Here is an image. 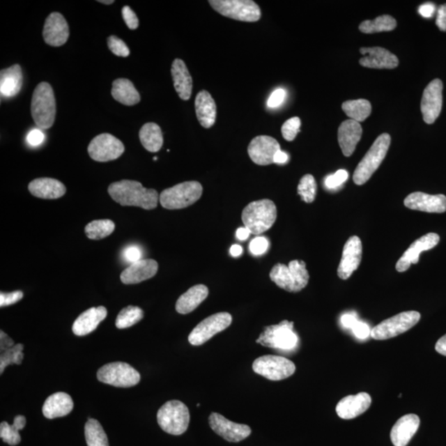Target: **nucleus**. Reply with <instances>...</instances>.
Returning a JSON list of instances; mask_svg holds the SVG:
<instances>
[{
  "instance_id": "f257e3e1",
  "label": "nucleus",
  "mask_w": 446,
  "mask_h": 446,
  "mask_svg": "<svg viewBox=\"0 0 446 446\" xmlns=\"http://www.w3.org/2000/svg\"><path fill=\"white\" fill-rule=\"evenodd\" d=\"M108 192L111 198L122 206L139 207L146 210L157 207L160 200L157 191L146 189L135 180L114 182L109 185Z\"/></svg>"
},
{
  "instance_id": "f03ea898",
  "label": "nucleus",
  "mask_w": 446,
  "mask_h": 446,
  "mask_svg": "<svg viewBox=\"0 0 446 446\" xmlns=\"http://www.w3.org/2000/svg\"><path fill=\"white\" fill-rule=\"evenodd\" d=\"M277 218V208L273 201H254L243 209L244 226L254 235H261L271 229Z\"/></svg>"
},
{
  "instance_id": "7ed1b4c3",
  "label": "nucleus",
  "mask_w": 446,
  "mask_h": 446,
  "mask_svg": "<svg viewBox=\"0 0 446 446\" xmlns=\"http://www.w3.org/2000/svg\"><path fill=\"white\" fill-rule=\"evenodd\" d=\"M31 113L39 129H49L55 123L56 106L50 84L42 82L34 89Z\"/></svg>"
},
{
  "instance_id": "20e7f679",
  "label": "nucleus",
  "mask_w": 446,
  "mask_h": 446,
  "mask_svg": "<svg viewBox=\"0 0 446 446\" xmlns=\"http://www.w3.org/2000/svg\"><path fill=\"white\" fill-rule=\"evenodd\" d=\"M270 277L277 286L291 293L300 292L309 281L306 263L298 260L290 261L289 266L275 265L272 268Z\"/></svg>"
},
{
  "instance_id": "39448f33",
  "label": "nucleus",
  "mask_w": 446,
  "mask_h": 446,
  "mask_svg": "<svg viewBox=\"0 0 446 446\" xmlns=\"http://www.w3.org/2000/svg\"><path fill=\"white\" fill-rule=\"evenodd\" d=\"M391 137L387 133L381 134L365 154L356 167L353 180L357 185H363L374 175L385 160L390 149Z\"/></svg>"
},
{
  "instance_id": "423d86ee",
  "label": "nucleus",
  "mask_w": 446,
  "mask_h": 446,
  "mask_svg": "<svg viewBox=\"0 0 446 446\" xmlns=\"http://www.w3.org/2000/svg\"><path fill=\"white\" fill-rule=\"evenodd\" d=\"M202 194L203 186L199 182L186 181L162 191L160 203L164 208L176 210L191 206Z\"/></svg>"
},
{
  "instance_id": "0eeeda50",
  "label": "nucleus",
  "mask_w": 446,
  "mask_h": 446,
  "mask_svg": "<svg viewBox=\"0 0 446 446\" xmlns=\"http://www.w3.org/2000/svg\"><path fill=\"white\" fill-rule=\"evenodd\" d=\"M157 422L160 428L169 434H184L190 422L189 408L180 401H169L159 409Z\"/></svg>"
},
{
  "instance_id": "6e6552de",
  "label": "nucleus",
  "mask_w": 446,
  "mask_h": 446,
  "mask_svg": "<svg viewBox=\"0 0 446 446\" xmlns=\"http://www.w3.org/2000/svg\"><path fill=\"white\" fill-rule=\"evenodd\" d=\"M421 319V314L416 311L401 312L389 319L383 321L371 330L370 337L374 340L383 341L394 338L408 332Z\"/></svg>"
},
{
  "instance_id": "1a4fd4ad",
  "label": "nucleus",
  "mask_w": 446,
  "mask_h": 446,
  "mask_svg": "<svg viewBox=\"0 0 446 446\" xmlns=\"http://www.w3.org/2000/svg\"><path fill=\"white\" fill-rule=\"evenodd\" d=\"M214 10L229 19L253 22L260 20L261 11L252 0H210Z\"/></svg>"
},
{
  "instance_id": "9d476101",
  "label": "nucleus",
  "mask_w": 446,
  "mask_h": 446,
  "mask_svg": "<svg viewBox=\"0 0 446 446\" xmlns=\"http://www.w3.org/2000/svg\"><path fill=\"white\" fill-rule=\"evenodd\" d=\"M258 344L282 351L293 350L298 345V334L293 332V323L283 321L269 325L256 340Z\"/></svg>"
},
{
  "instance_id": "9b49d317",
  "label": "nucleus",
  "mask_w": 446,
  "mask_h": 446,
  "mask_svg": "<svg viewBox=\"0 0 446 446\" xmlns=\"http://www.w3.org/2000/svg\"><path fill=\"white\" fill-rule=\"evenodd\" d=\"M97 378L106 385L118 387H130L141 380L139 372L124 362H114L104 365L97 373Z\"/></svg>"
},
{
  "instance_id": "f8f14e48",
  "label": "nucleus",
  "mask_w": 446,
  "mask_h": 446,
  "mask_svg": "<svg viewBox=\"0 0 446 446\" xmlns=\"http://www.w3.org/2000/svg\"><path fill=\"white\" fill-rule=\"evenodd\" d=\"M254 372L270 379L279 381L292 376L296 367L291 360L279 355H264L254 361Z\"/></svg>"
},
{
  "instance_id": "ddd939ff",
  "label": "nucleus",
  "mask_w": 446,
  "mask_h": 446,
  "mask_svg": "<svg viewBox=\"0 0 446 446\" xmlns=\"http://www.w3.org/2000/svg\"><path fill=\"white\" fill-rule=\"evenodd\" d=\"M231 322L233 316L229 312H218L211 315L196 325L190 334L189 341L193 346L203 345L215 334L230 327Z\"/></svg>"
},
{
  "instance_id": "4468645a",
  "label": "nucleus",
  "mask_w": 446,
  "mask_h": 446,
  "mask_svg": "<svg viewBox=\"0 0 446 446\" xmlns=\"http://www.w3.org/2000/svg\"><path fill=\"white\" fill-rule=\"evenodd\" d=\"M124 151L123 142L109 133L96 136L88 146L89 156L98 162H108L118 159Z\"/></svg>"
},
{
  "instance_id": "2eb2a0df",
  "label": "nucleus",
  "mask_w": 446,
  "mask_h": 446,
  "mask_svg": "<svg viewBox=\"0 0 446 446\" xmlns=\"http://www.w3.org/2000/svg\"><path fill=\"white\" fill-rule=\"evenodd\" d=\"M443 83L439 79L432 80L423 92L421 110L424 121L427 124L435 123L438 118L443 102Z\"/></svg>"
},
{
  "instance_id": "dca6fc26",
  "label": "nucleus",
  "mask_w": 446,
  "mask_h": 446,
  "mask_svg": "<svg viewBox=\"0 0 446 446\" xmlns=\"http://www.w3.org/2000/svg\"><path fill=\"white\" fill-rule=\"evenodd\" d=\"M209 425L215 433L229 443H240L252 434L249 426L227 420L220 413H213L209 416Z\"/></svg>"
},
{
  "instance_id": "f3484780",
  "label": "nucleus",
  "mask_w": 446,
  "mask_h": 446,
  "mask_svg": "<svg viewBox=\"0 0 446 446\" xmlns=\"http://www.w3.org/2000/svg\"><path fill=\"white\" fill-rule=\"evenodd\" d=\"M277 140L269 136H258L248 146V154L252 162L259 166L275 163V156L280 151Z\"/></svg>"
},
{
  "instance_id": "a211bd4d",
  "label": "nucleus",
  "mask_w": 446,
  "mask_h": 446,
  "mask_svg": "<svg viewBox=\"0 0 446 446\" xmlns=\"http://www.w3.org/2000/svg\"><path fill=\"white\" fill-rule=\"evenodd\" d=\"M361 259L362 243L358 236H351L343 249L341 260L337 270L339 277L344 280L349 279L353 272L358 269Z\"/></svg>"
},
{
  "instance_id": "6ab92c4d",
  "label": "nucleus",
  "mask_w": 446,
  "mask_h": 446,
  "mask_svg": "<svg viewBox=\"0 0 446 446\" xmlns=\"http://www.w3.org/2000/svg\"><path fill=\"white\" fill-rule=\"evenodd\" d=\"M439 242L440 236L436 233H428L415 240L397 263L396 270L399 272L407 271L412 264H417L422 252L434 248Z\"/></svg>"
},
{
  "instance_id": "aec40b11",
  "label": "nucleus",
  "mask_w": 446,
  "mask_h": 446,
  "mask_svg": "<svg viewBox=\"0 0 446 446\" xmlns=\"http://www.w3.org/2000/svg\"><path fill=\"white\" fill-rule=\"evenodd\" d=\"M43 38L49 46L61 47L69 38L70 29L68 24L60 13H52L45 21Z\"/></svg>"
},
{
  "instance_id": "412c9836",
  "label": "nucleus",
  "mask_w": 446,
  "mask_h": 446,
  "mask_svg": "<svg viewBox=\"0 0 446 446\" xmlns=\"http://www.w3.org/2000/svg\"><path fill=\"white\" fill-rule=\"evenodd\" d=\"M404 205L412 210L443 213L446 212V197L444 194L431 195L422 192H415L407 196Z\"/></svg>"
},
{
  "instance_id": "4be33fe9",
  "label": "nucleus",
  "mask_w": 446,
  "mask_h": 446,
  "mask_svg": "<svg viewBox=\"0 0 446 446\" xmlns=\"http://www.w3.org/2000/svg\"><path fill=\"white\" fill-rule=\"evenodd\" d=\"M363 57L360 64L371 69H394L399 66L398 57L382 47H364L360 49Z\"/></svg>"
},
{
  "instance_id": "5701e85b",
  "label": "nucleus",
  "mask_w": 446,
  "mask_h": 446,
  "mask_svg": "<svg viewBox=\"0 0 446 446\" xmlns=\"http://www.w3.org/2000/svg\"><path fill=\"white\" fill-rule=\"evenodd\" d=\"M371 397L367 392L346 396L339 401L336 411L339 417L345 420H349L367 412L371 405Z\"/></svg>"
},
{
  "instance_id": "b1692460",
  "label": "nucleus",
  "mask_w": 446,
  "mask_h": 446,
  "mask_svg": "<svg viewBox=\"0 0 446 446\" xmlns=\"http://www.w3.org/2000/svg\"><path fill=\"white\" fill-rule=\"evenodd\" d=\"M420 426V418L416 414L401 417L392 426L390 438L394 446H407Z\"/></svg>"
},
{
  "instance_id": "393cba45",
  "label": "nucleus",
  "mask_w": 446,
  "mask_h": 446,
  "mask_svg": "<svg viewBox=\"0 0 446 446\" xmlns=\"http://www.w3.org/2000/svg\"><path fill=\"white\" fill-rule=\"evenodd\" d=\"M158 263L151 259H146L133 263L123 271L120 279L125 284H136L151 279L157 273Z\"/></svg>"
},
{
  "instance_id": "a878e982",
  "label": "nucleus",
  "mask_w": 446,
  "mask_h": 446,
  "mask_svg": "<svg viewBox=\"0 0 446 446\" xmlns=\"http://www.w3.org/2000/svg\"><path fill=\"white\" fill-rule=\"evenodd\" d=\"M362 128L354 120H346L341 124L338 129V141L342 153L349 157L356 148L357 144L362 137Z\"/></svg>"
},
{
  "instance_id": "bb28decb",
  "label": "nucleus",
  "mask_w": 446,
  "mask_h": 446,
  "mask_svg": "<svg viewBox=\"0 0 446 446\" xmlns=\"http://www.w3.org/2000/svg\"><path fill=\"white\" fill-rule=\"evenodd\" d=\"M108 312L105 307H91L84 312L75 321L72 331L78 337L86 336V334L95 331L102 321L106 318Z\"/></svg>"
},
{
  "instance_id": "cd10ccee",
  "label": "nucleus",
  "mask_w": 446,
  "mask_h": 446,
  "mask_svg": "<svg viewBox=\"0 0 446 446\" xmlns=\"http://www.w3.org/2000/svg\"><path fill=\"white\" fill-rule=\"evenodd\" d=\"M29 190L35 197L43 199H60L66 193V186L52 178H39L30 182Z\"/></svg>"
},
{
  "instance_id": "c85d7f7f",
  "label": "nucleus",
  "mask_w": 446,
  "mask_h": 446,
  "mask_svg": "<svg viewBox=\"0 0 446 446\" xmlns=\"http://www.w3.org/2000/svg\"><path fill=\"white\" fill-rule=\"evenodd\" d=\"M171 75L178 95L183 100H189L193 91V79L184 61L176 59L173 61Z\"/></svg>"
},
{
  "instance_id": "c756f323",
  "label": "nucleus",
  "mask_w": 446,
  "mask_h": 446,
  "mask_svg": "<svg viewBox=\"0 0 446 446\" xmlns=\"http://www.w3.org/2000/svg\"><path fill=\"white\" fill-rule=\"evenodd\" d=\"M195 112L201 126L204 128H210L215 123L217 105L208 91H200L196 96Z\"/></svg>"
},
{
  "instance_id": "7c9ffc66",
  "label": "nucleus",
  "mask_w": 446,
  "mask_h": 446,
  "mask_svg": "<svg viewBox=\"0 0 446 446\" xmlns=\"http://www.w3.org/2000/svg\"><path fill=\"white\" fill-rule=\"evenodd\" d=\"M74 408L72 399L66 392H56L49 396L43 407L45 417L54 419L68 415Z\"/></svg>"
},
{
  "instance_id": "2f4dec72",
  "label": "nucleus",
  "mask_w": 446,
  "mask_h": 446,
  "mask_svg": "<svg viewBox=\"0 0 446 446\" xmlns=\"http://www.w3.org/2000/svg\"><path fill=\"white\" fill-rule=\"evenodd\" d=\"M24 83V75L20 65L15 64L0 72V92L3 97L11 98L19 93Z\"/></svg>"
},
{
  "instance_id": "473e14b6",
  "label": "nucleus",
  "mask_w": 446,
  "mask_h": 446,
  "mask_svg": "<svg viewBox=\"0 0 446 446\" xmlns=\"http://www.w3.org/2000/svg\"><path fill=\"white\" fill-rule=\"evenodd\" d=\"M208 289L203 284L195 285L182 294L176 302V309L180 314H188L206 300Z\"/></svg>"
},
{
  "instance_id": "72a5a7b5",
  "label": "nucleus",
  "mask_w": 446,
  "mask_h": 446,
  "mask_svg": "<svg viewBox=\"0 0 446 446\" xmlns=\"http://www.w3.org/2000/svg\"><path fill=\"white\" fill-rule=\"evenodd\" d=\"M111 93L115 100L127 106L136 105L141 100L140 93L131 80L128 79L114 80Z\"/></svg>"
},
{
  "instance_id": "f704fd0d",
  "label": "nucleus",
  "mask_w": 446,
  "mask_h": 446,
  "mask_svg": "<svg viewBox=\"0 0 446 446\" xmlns=\"http://www.w3.org/2000/svg\"><path fill=\"white\" fill-rule=\"evenodd\" d=\"M141 144L150 153H157L163 146V134L159 125L147 123L141 128L139 132Z\"/></svg>"
},
{
  "instance_id": "c9c22d12",
  "label": "nucleus",
  "mask_w": 446,
  "mask_h": 446,
  "mask_svg": "<svg viewBox=\"0 0 446 446\" xmlns=\"http://www.w3.org/2000/svg\"><path fill=\"white\" fill-rule=\"evenodd\" d=\"M342 109L351 120L363 122L371 114V105L367 100H349L343 102Z\"/></svg>"
},
{
  "instance_id": "e433bc0d",
  "label": "nucleus",
  "mask_w": 446,
  "mask_h": 446,
  "mask_svg": "<svg viewBox=\"0 0 446 446\" xmlns=\"http://www.w3.org/2000/svg\"><path fill=\"white\" fill-rule=\"evenodd\" d=\"M26 425V418L24 416H17L13 425L6 422H3L0 425V437L10 445H17L20 443L21 436L20 431L24 429Z\"/></svg>"
},
{
  "instance_id": "4c0bfd02",
  "label": "nucleus",
  "mask_w": 446,
  "mask_h": 446,
  "mask_svg": "<svg viewBox=\"0 0 446 446\" xmlns=\"http://www.w3.org/2000/svg\"><path fill=\"white\" fill-rule=\"evenodd\" d=\"M84 435L88 446H109L104 428L95 419H89L84 426Z\"/></svg>"
},
{
  "instance_id": "58836bf2",
  "label": "nucleus",
  "mask_w": 446,
  "mask_h": 446,
  "mask_svg": "<svg viewBox=\"0 0 446 446\" xmlns=\"http://www.w3.org/2000/svg\"><path fill=\"white\" fill-rule=\"evenodd\" d=\"M397 26V22L390 15L379 16L374 20L361 22L359 29L364 33L390 32Z\"/></svg>"
},
{
  "instance_id": "ea45409f",
  "label": "nucleus",
  "mask_w": 446,
  "mask_h": 446,
  "mask_svg": "<svg viewBox=\"0 0 446 446\" xmlns=\"http://www.w3.org/2000/svg\"><path fill=\"white\" fill-rule=\"evenodd\" d=\"M115 224L113 221L109 220H95L89 222L86 226L87 238L91 240H100L107 238L114 233Z\"/></svg>"
},
{
  "instance_id": "a19ab883",
  "label": "nucleus",
  "mask_w": 446,
  "mask_h": 446,
  "mask_svg": "<svg viewBox=\"0 0 446 446\" xmlns=\"http://www.w3.org/2000/svg\"><path fill=\"white\" fill-rule=\"evenodd\" d=\"M144 316V312L140 307L128 306L119 312L116 319V327L118 329L131 328L133 325L139 323Z\"/></svg>"
},
{
  "instance_id": "79ce46f5",
  "label": "nucleus",
  "mask_w": 446,
  "mask_h": 446,
  "mask_svg": "<svg viewBox=\"0 0 446 446\" xmlns=\"http://www.w3.org/2000/svg\"><path fill=\"white\" fill-rule=\"evenodd\" d=\"M24 348V345L17 344L11 347L10 349L2 352L1 357H0V373L1 374L8 365L22 364L24 357L22 353Z\"/></svg>"
},
{
  "instance_id": "37998d69",
  "label": "nucleus",
  "mask_w": 446,
  "mask_h": 446,
  "mask_svg": "<svg viewBox=\"0 0 446 446\" xmlns=\"http://www.w3.org/2000/svg\"><path fill=\"white\" fill-rule=\"evenodd\" d=\"M298 194L307 203L314 202L316 195V183L312 175L303 176L298 186Z\"/></svg>"
},
{
  "instance_id": "c03bdc74",
  "label": "nucleus",
  "mask_w": 446,
  "mask_h": 446,
  "mask_svg": "<svg viewBox=\"0 0 446 446\" xmlns=\"http://www.w3.org/2000/svg\"><path fill=\"white\" fill-rule=\"evenodd\" d=\"M301 121L300 118L294 117L287 120L281 128L285 140L292 141L295 139L298 133L300 132Z\"/></svg>"
},
{
  "instance_id": "a18cd8bd",
  "label": "nucleus",
  "mask_w": 446,
  "mask_h": 446,
  "mask_svg": "<svg viewBox=\"0 0 446 446\" xmlns=\"http://www.w3.org/2000/svg\"><path fill=\"white\" fill-rule=\"evenodd\" d=\"M108 47L109 50L116 56L128 57L130 55V50H129L127 44L122 39L116 37V36H110L109 37Z\"/></svg>"
},
{
  "instance_id": "49530a36",
  "label": "nucleus",
  "mask_w": 446,
  "mask_h": 446,
  "mask_svg": "<svg viewBox=\"0 0 446 446\" xmlns=\"http://www.w3.org/2000/svg\"><path fill=\"white\" fill-rule=\"evenodd\" d=\"M349 174L345 169H340L333 174V175L329 176L325 178V185L329 190L337 189L348 180Z\"/></svg>"
},
{
  "instance_id": "de8ad7c7",
  "label": "nucleus",
  "mask_w": 446,
  "mask_h": 446,
  "mask_svg": "<svg viewBox=\"0 0 446 446\" xmlns=\"http://www.w3.org/2000/svg\"><path fill=\"white\" fill-rule=\"evenodd\" d=\"M269 247V242L266 238L262 236H258V238L253 239L251 244H249V251L255 256H261L266 252Z\"/></svg>"
},
{
  "instance_id": "09e8293b",
  "label": "nucleus",
  "mask_w": 446,
  "mask_h": 446,
  "mask_svg": "<svg viewBox=\"0 0 446 446\" xmlns=\"http://www.w3.org/2000/svg\"><path fill=\"white\" fill-rule=\"evenodd\" d=\"M24 298V293L22 291H15L12 293H0V307H7L15 305Z\"/></svg>"
},
{
  "instance_id": "8fccbe9b",
  "label": "nucleus",
  "mask_w": 446,
  "mask_h": 446,
  "mask_svg": "<svg viewBox=\"0 0 446 446\" xmlns=\"http://www.w3.org/2000/svg\"><path fill=\"white\" fill-rule=\"evenodd\" d=\"M122 15L125 24L129 29L136 30L139 26V20L137 19L136 13L133 12L129 6H124L122 10Z\"/></svg>"
},
{
  "instance_id": "3c124183",
  "label": "nucleus",
  "mask_w": 446,
  "mask_h": 446,
  "mask_svg": "<svg viewBox=\"0 0 446 446\" xmlns=\"http://www.w3.org/2000/svg\"><path fill=\"white\" fill-rule=\"evenodd\" d=\"M141 249L137 245H129L123 252L124 260L130 264L141 261Z\"/></svg>"
},
{
  "instance_id": "603ef678",
  "label": "nucleus",
  "mask_w": 446,
  "mask_h": 446,
  "mask_svg": "<svg viewBox=\"0 0 446 446\" xmlns=\"http://www.w3.org/2000/svg\"><path fill=\"white\" fill-rule=\"evenodd\" d=\"M286 97V92L283 89H276L270 97L268 100V107L270 109L278 108L279 106L283 104V102Z\"/></svg>"
},
{
  "instance_id": "864d4df0",
  "label": "nucleus",
  "mask_w": 446,
  "mask_h": 446,
  "mask_svg": "<svg viewBox=\"0 0 446 446\" xmlns=\"http://www.w3.org/2000/svg\"><path fill=\"white\" fill-rule=\"evenodd\" d=\"M351 330L355 336L360 339V340H364L371 334V329L369 328V325L367 323L360 322V321H358Z\"/></svg>"
},
{
  "instance_id": "5fc2aeb1",
  "label": "nucleus",
  "mask_w": 446,
  "mask_h": 446,
  "mask_svg": "<svg viewBox=\"0 0 446 446\" xmlns=\"http://www.w3.org/2000/svg\"><path fill=\"white\" fill-rule=\"evenodd\" d=\"M45 135L40 129H33L29 133L28 140L29 144L33 146H38L41 145L44 141Z\"/></svg>"
},
{
  "instance_id": "6e6d98bb",
  "label": "nucleus",
  "mask_w": 446,
  "mask_h": 446,
  "mask_svg": "<svg viewBox=\"0 0 446 446\" xmlns=\"http://www.w3.org/2000/svg\"><path fill=\"white\" fill-rule=\"evenodd\" d=\"M436 26L440 31L445 32L446 31V4L440 6L437 11V17L436 21Z\"/></svg>"
},
{
  "instance_id": "4d7b16f0",
  "label": "nucleus",
  "mask_w": 446,
  "mask_h": 446,
  "mask_svg": "<svg viewBox=\"0 0 446 446\" xmlns=\"http://www.w3.org/2000/svg\"><path fill=\"white\" fill-rule=\"evenodd\" d=\"M418 12L422 17L428 19V17H431L434 15L436 6L431 3H424L422 6L419 7Z\"/></svg>"
},
{
  "instance_id": "13d9d810",
  "label": "nucleus",
  "mask_w": 446,
  "mask_h": 446,
  "mask_svg": "<svg viewBox=\"0 0 446 446\" xmlns=\"http://www.w3.org/2000/svg\"><path fill=\"white\" fill-rule=\"evenodd\" d=\"M13 346H15V342L12 339L3 331L0 332V349H1V351L3 352L10 349Z\"/></svg>"
},
{
  "instance_id": "bf43d9fd",
  "label": "nucleus",
  "mask_w": 446,
  "mask_h": 446,
  "mask_svg": "<svg viewBox=\"0 0 446 446\" xmlns=\"http://www.w3.org/2000/svg\"><path fill=\"white\" fill-rule=\"evenodd\" d=\"M358 319H357L356 316L351 314H347L342 316L341 318V323L343 327L346 328H352L353 325L358 322Z\"/></svg>"
},
{
  "instance_id": "052dcab7",
  "label": "nucleus",
  "mask_w": 446,
  "mask_h": 446,
  "mask_svg": "<svg viewBox=\"0 0 446 446\" xmlns=\"http://www.w3.org/2000/svg\"><path fill=\"white\" fill-rule=\"evenodd\" d=\"M436 351L439 354L446 356V334L436 342Z\"/></svg>"
},
{
  "instance_id": "680f3d73",
  "label": "nucleus",
  "mask_w": 446,
  "mask_h": 446,
  "mask_svg": "<svg viewBox=\"0 0 446 446\" xmlns=\"http://www.w3.org/2000/svg\"><path fill=\"white\" fill-rule=\"evenodd\" d=\"M289 157L287 153H285L283 151H279L275 156V164H285L288 162Z\"/></svg>"
},
{
  "instance_id": "e2e57ef3",
  "label": "nucleus",
  "mask_w": 446,
  "mask_h": 446,
  "mask_svg": "<svg viewBox=\"0 0 446 446\" xmlns=\"http://www.w3.org/2000/svg\"><path fill=\"white\" fill-rule=\"evenodd\" d=\"M249 234H251V231H249L247 227H240V229L236 231V238H238L240 240H245L249 238Z\"/></svg>"
},
{
  "instance_id": "0e129e2a",
  "label": "nucleus",
  "mask_w": 446,
  "mask_h": 446,
  "mask_svg": "<svg viewBox=\"0 0 446 446\" xmlns=\"http://www.w3.org/2000/svg\"><path fill=\"white\" fill-rule=\"evenodd\" d=\"M243 252V248L239 245H233L230 249L231 255L234 257H238L242 255Z\"/></svg>"
},
{
  "instance_id": "69168bd1",
  "label": "nucleus",
  "mask_w": 446,
  "mask_h": 446,
  "mask_svg": "<svg viewBox=\"0 0 446 446\" xmlns=\"http://www.w3.org/2000/svg\"><path fill=\"white\" fill-rule=\"evenodd\" d=\"M98 2H100L101 3L108 4V6L109 4H112L114 3V0H100V1H98Z\"/></svg>"
}]
</instances>
